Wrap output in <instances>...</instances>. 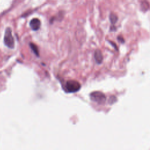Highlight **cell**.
<instances>
[{"label": "cell", "instance_id": "1", "mask_svg": "<svg viewBox=\"0 0 150 150\" xmlns=\"http://www.w3.org/2000/svg\"><path fill=\"white\" fill-rule=\"evenodd\" d=\"M4 42L5 46L10 49H13L15 46V40L12 34V30L10 28H7L5 32Z\"/></svg>", "mask_w": 150, "mask_h": 150}, {"label": "cell", "instance_id": "2", "mask_svg": "<svg viewBox=\"0 0 150 150\" xmlns=\"http://www.w3.org/2000/svg\"><path fill=\"white\" fill-rule=\"evenodd\" d=\"M81 88V85L77 81L70 80H68L65 84V90L67 93H75L78 91Z\"/></svg>", "mask_w": 150, "mask_h": 150}, {"label": "cell", "instance_id": "3", "mask_svg": "<svg viewBox=\"0 0 150 150\" xmlns=\"http://www.w3.org/2000/svg\"><path fill=\"white\" fill-rule=\"evenodd\" d=\"M90 99L98 104H103L105 102L106 98L105 95L100 91H94L90 94Z\"/></svg>", "mask_w": 150, "mask_h": 150}, {"label": "cell", "instance_id": "4", "mask_svg": "<svg viewBox=\"0 0 150 150\" xmlns=\"http://www.w3.org/2000/svg\"><path fill=\"white\" fill-rule=\"evenodd\" d=\"M40 21L38 18H33L30 21V27L33 30H38L40 27Z\"/></svg>", "mask_w": 150, "mask_h": 150}, {"label": "cell", "instance_id": "5", "mask_svg": "<svg viewBox=\"0 0 150 150\" xmlns=\"http://www.w3.org/2000/svg\"><path fill=\"white\" fill-rule=\"evenodd\" d=\"M94 59L96 60V62L100 64L102 63L103 60V56L102 54V53L100 50H96L94 52Z\"/></svg>", "mask_w": 150, "mask_h": 150}, {"label": "cell", "instance_id": "6", "mask_svg": "<svg viewBox=\"0 0 150 150\" xmlns=\"http://www.w3.org/2000/svg\"><path fill=\"white\" fill-rule=\"evenodd\" d=\"M29 46L32 49V50L33 52V53L38 57L39 56V50H38V48L37 47V46L32 43H30L29 44Z\"/></svg>", "mask_w": 150, "mask_h": 150}, {"label": "cell", "instance_id": "7", "mask_svg": "<svg viewBox=\"0 0 150 150\" xmlns=\"http://www.w3.org/2000/svg\"><path fill=\"white\" fill-rule=\"evenodd\" d=\"M110 20L111 23L114 24L117 22V21L118 20V17L115 14H114L113 13H111L110 15Z\"/></svg>", "mask_w": 150, "mask_h": 150}, {"label": "cell", "instance_id": "8", "mask_svg": "<svg viewBox=\"0 0 150 150\" xmlns=\"http://www.w3.org/2000/svg\"><path fill=\"white\" fill-rule=\"evenodd\" d=\"M110 100H112V101L111 102V104H112V103H114V102H115L116 100H117V99H116V97H114V96H111V97H110Z\"/></svg>", "mask_w": 150, "mask_h": 150}]
</instances>
